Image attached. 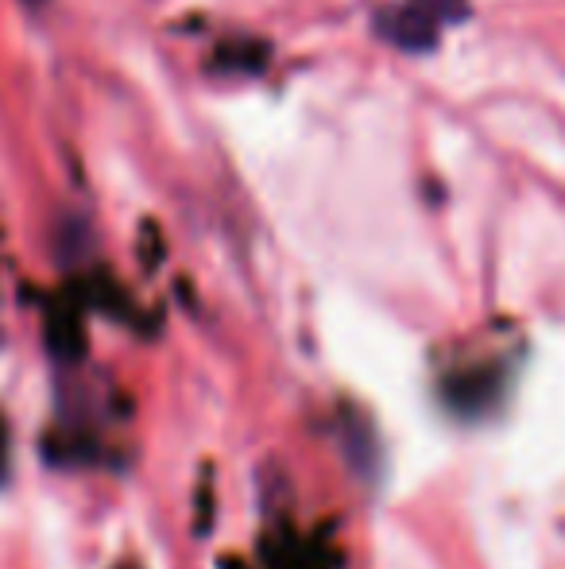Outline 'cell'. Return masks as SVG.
Masks as SVG:
<instances>
[{
  "label": "cell",
  "mask_w": 565,
  "mask_h": 569,
  "mask_svg": "<svg viewBox=\"0 0 565 569\" xmlns=\"http://www.w3.org/2000/svg\"><path fill=\"white\" fill-rule=\"evenodd\" d=\"M23 4H28V8H43L47 0H23Z\"/></svg>",
  "instance_id": "obj_4"
},
{
  "label": "cell",
  "mask_w": 565,
  "mask_h": 569,
  "mask_svg": "<svg viewBox=\"0 0 565 569\" xmlns=\"http://www.w3.org/2000/svg\"><path fill=\"white\" fill-rule=\"evenodd\" d=\"M372 31H376L384 43L400 47L407 54H426L437 47V31L442 23L418 8L415 0H395V4H384L376 16H372Z\"/></svg>",
  "instance_id": "obj_1"
},
{
  "label": "cell",
  "mask_w": 565,
  "mask_h": 569,
  "mask_svg": "<svg viewBox=\"0 0 565 569\" xmlns=\"http://www.w3.org/2000/svg\"><path fill=\"white\" fill-rule=\"evenodd\" d=\"M0 472H4V427H0Z\"/></svg>",
  "instance_id": "obj_3"
},
{
  "label": "cell",
  "mask_w": 565,
  "mask_h": 569,
  "mask_svg": "<svg viewBox=\"0 0 565 569\" xmlns=\"http://www.w3.org/2000/svg\"><path fill=\"white\" fill-rule=\"evenodd\" d=\"M437 23H461L468 16V0H415Z\"/></svg>",
  "instance_id": "obj_2"
}]
</instances>
